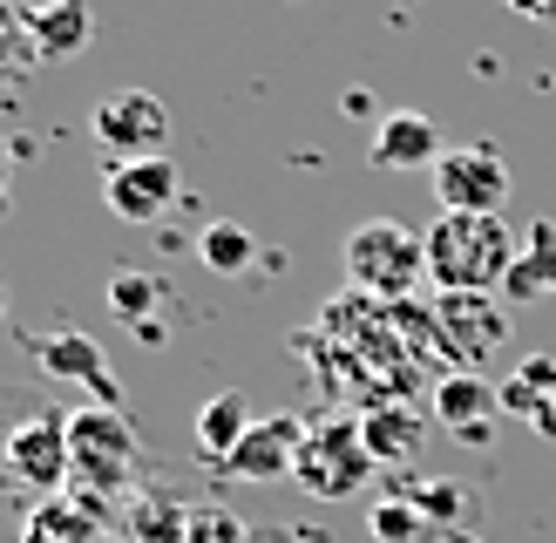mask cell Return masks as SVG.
Masks as SVG:
<instances>
[{
	"instance_id": "6da1fadb",
	"label": "cell",
	"mask_w": 556,
	"mask_h": 543,
	"mask_svg": "<svg viewBox=\"0 0 556 543\" xmlns=\"http://www.w3.org/2000/svg\"><path fill=\"white\" fill-rule=\"evenodd\" d=\"M516 265V231L503 211H441L428 231V279L441 292H495Z\"/></svg>"
},
{
	"instance_id": "7a4b0ae2",
	"label": "cell",
	"mask_w": 556,
	"mask_h": 543,
	"mask_svg": "<svg viewBox=\"0 0 556 543\" xmlns=\"http://www.w3.org/2000/svg\"><path fill=\"white\" fill-rule=\"evenodd\" d=\"M340 265H346V286L380 299V306H401L414 292V279H428V238H414L394 217H367L353 225L340 244Z\"/></svg>"
},
{
	"instance_id": "3957f363",
	"label": "cell",
	"mask_w": 556,
	"mask_h": 543,
	"mask_svg": "<svg viewBox=\"0 0 556 543\" xmlns=\"http://www.w3.org/2000/svg\"><path fill=\"white\" fill-rule=\"evenodd\" d=\"M374 469H380V462L367 455L359 421H319V428H305L299 462H292L299 489H305V496H319V503H346L353 489H367Z\"/></svg>"
},
{
	"instance_id": "277c9868",
	"label": "cell",
	"mask_w": 556,
	"mask_h": 543,
	"mask_svg": "<svg viewBox=\"0 0 556 543\" xmlns=\"http://www.w3.org/2000/svg\"><path fill=\"white\" fill-rule=\"evenodd\" d=\"M503 299L495 292H441L434 299V353L448 374H476L495 346H503Z\"/></svg>"
},
{
	"instance_id": "5b68a950",
	"label": "cell",
	"mask_w": 556,
	"mask_h": 543,
	"mask_svg": "<svg viewBox=\"0 0 556 543\" xmlns=\"http://www.w3.org/2000/svg\"><path fill=\"white\" fill-rule=\"evenodd\" d=\"M0 455H8V476L21 489H35V496H48V489H62L75 476V449H68V415H27L8 428V442H0Z\"/></svg>"
},
{
	"instance_id": "8992f818",
	"label": "cell",
	"mask_w": 556,
	"mask_h": 543,
	"mask_svg": "<svg viewBox=\"0 0 556 543\" xmlns=\"http://www.w3.org/2000/svg\"><path fill=\"white\" fill-rule=\"evenodd\" d=\"M89 129H96V143L116 156V163H123V156H163V136H170V109H163L150 89H116V96H102V102H96Z\"/></svg>"
},
{
	"instance_id": "52a82bcc",
	"label": "cell",
	"mask_w": 556,
	"mask_h": 543,
	"mask_svg": "<svg viewBox=\"0 0 556 543\" xmlns=\"http://www.w3.org/2000/svg\"><path fill=\"white\" fill-rule=\"evenodd\" d=\"M428 177H434L441 211H503L509 204V163L495 156L489 143L441 150V163H434Z\"/></svg>"
},
{
	"instance_id": "ba28073f",
	"label": "cell",
	"mask_w": 556,
	"mask_h": 543,
	"mask_svg": "<svg viewBox=\"0 0 556 543\" xmlns=\"http://www.w3.org/2000/svg\"><path fill=\"white\" fill-rule=\"evenodd\" d=\"M68 449H75V476L96 489H116L123 469L136 462V434L123 421V407H75L68 415Z\"/></svg>"
},
{
	"instance_id": "9c48e42d",
	"label": "cell",
	"mask_w": 556,
	"mask_h": 543,
	"mask_svg": "<svg viewBox=\"0 0 556 543\" xmlns=\"http://www.w3.org/2000/svg\"><path fill=\"white\" fill-rule=\"evenodd\" d=\"M177 190H184V177H177L170 156H123L102 177V204L116 217H129V225H156L177 204Z\"/></svg>"
},
{
	"instance_id": "30bf717a",
	"label": "cell",
	"mask_w": 556,
	"mask_h": 543,
	"mask_svg": "<svg viewBox=\"0 0 556 543\" xmlns=\"http://www.w3.org/2000/svg\"><path fill=\"white\" fill-rule=\"evenodd\" d=\"M299 442H305V421L299 415H258L252 428H244V442L231 449L225 469L238 482H278V476H292Z\"/></svg>"
},
{
	"instance_id": "8fae6325",
	"label": "cell",
	"mask_w": 556,
	"mask_h": 543,
	"mask_svg": "<svg viewBox=\"0 0 556 543\" xmlns=\"http://www.w3.org/2000/svg\"><path fill=\"white\" fill-rule=\"evenodd\" d=\"M495 407H503V388L482 380V374H441L434 380V421L448 434H462V442H489Z\"/></svg>"
},
{
	"instance_id": "7c38bea8",
	"label": "cell",
	"mask_w": 556,
	"mask_h": 543,
	"mask_svg": "<svg viewBox=\"0 0 556 543\" xmlns=\"http://www.w3.org/2000/svg\"><path fill=\"white\" fill-rule=\"evenodd\" d=\"M35 361H41L48 380H75V388L96 394V407H116V380H109V361H102V346H96L89 333L62 326V333L35 340Z\"/></svg>"
},
{
	"instance_id": "4fadbf2b",
	"label": "cell",
	"mask_w": 556,
	"mask_h": 543,
	"mask_svg": "<svg viewBox=\"0 0 556 543\" xmlns=\"http://www.w3.org/2000/svg\"><path fill=\"white\" fill-rule=\"evenodd\" d=\"M374 163L380 171H434L441 163V129L428 109H387L374 129Z\"/></svg>"
},
{
	"instance_id": "5bb4252c",
	"label": "cell",
	"mask_w": 556,
	"mask_h": 543,
	"mask_svg": "<svg viewBox=\"0 0 556 543\" xmlns=\"http://www.w3.org/2000/svg\"><path fill=\"white\" fill-rule=\"evenodd\" d=\"M27 27H35V54L41 62H75L96 35V8L89 0H35L27 8Z\"/></svg>"
},
{
	"instance_id": "9a60e30c",
	"label": "cell",
	"mask_w": 556,
	"mask_h": 543,
	"mask_svg": "<svg viewBox=\"0 0 556 543\" xmlns=\"http://www.w3.org/2000/svg\"><path fill=\"white\" fill-rule=\"evenodd\" d=\"M359 434H367V455L374 462H414L421 455V415H414L407 401H374L367 415H359Z\"/></svg>"
},
{
	"instance_id": "2e32d148",
	"label": "cell",
	"mask_w": 556,
	"mask_h": 543,
	"mask_svg": "<svg viewBox=\"0 0 556 543\" xmlns=\"http://www.w3.org/2000/svg\"><path fill=\"white\" fill-rule=\"evenodd\" d=\"M503 292L516 299V306H522V299H549L556 292V225H549V217H536V225H530V244L516 252Z\"/></svg>"
},
{
	"instance_id": "e0dca14e",
	"label": "cell",
	"mask_w": 556,
	"mask_h": 543,
	"mask_svg": "<svg viewBox=\"0 0 556 543\" xmlns=\"http://www.w3.org/2000/svg\"><path fill=\"white\" fill-rule=\"evenodd\" d=\"M21 543H102V530H96V516L81 503L41 496L35 509H27V523H21Z\"/></svg>"
},
{
	"instance_id": "ac0fdd59",
	"label": "cell",
	"mask_w": 556,
	"mask_h": 543,
	"mask_svg": "<svg viewBox=\"0 0 556 543\" xmlns=\"http://www.w3.org/2000/svg\"><path fill=\"white\" fill-rule=\"evenodd\" d=\"M258 415L244 407V394H211L204 407H198V455H211V462H231V449L244 442V428H252Z\"/></svg>"
},
{
	"instance_id": "d6986e66",
	"label": "cell",
	"mask_w": 556,
	"mask_h": 543,
	"mask_svg": "<svg viewBox=\"0 0 556 543\" xmlns=\"http://www.w3.org/2000/svg\"><path fill=\"white\" fill-rule=\"evenodd\" d=\"M549 401H556V361H549V353H530V361L509 374L503 407H509V415H530V421H536Z\"/></svg>"
},
{
	"instance_id": "ffe728a7",
	"label": "cell",
	"mask_w": 556,
	"mask_h": 543,
	"mask_svg": "<svg viewBox=\"0 0 556 543\" xmlns=\"http://www.w3.org/2000/svg\"><path fill=\"white\" fill-rule=\"evenodd\" d=\"M198 258L217 272V279H231V272H244V265L258 258V244H252V231H244V225H231V217H217V225L198 238Z\"/></svg>"
},
{
	"instance_id": "44dd1931",
	"label": "cell",
	"mask_w": 556,
	"mask_h": 543,
	"mask_svg": "<svg viewBox=\"0 0 556 543\" xmlns=\"http://www.w3.org/2000/svg\"><path fill=\"white\" fill-rule=\"evenodd\" d=\"M401 496L428 516V523H455V516H468L476 509V496H468V482H448V476H434V482H414V489H401Z\"/></svg>"
},
{
	"instance_id": "7402d4cb",
	"label": "cell",
	"mask_w": 556,
	"mask_h": 543,
	"mask_svg": "<svg viewBox=\"0 0 556 543\" xmlns=\"http://www.w3.org/2000/svg\"><path fill=\"white\" fill-rule=\"evenodd\" d=\"M367 530H374L380 543H421L434 523H428V516L414 509L407 496H387V503H374V509H367Z\"/></svg>"
},
{
	"instance_id": "603a6c76",
	"label": "cell",
	"mask_w": 556,
	"mask_h": 543,
	"mask_svg": "<svg viewBox=\"0 0 556 543\" xmlns=\"http://www.w3.org/2000/svg\"><path fill=\"white\" fill-rule=\"evenodd\" d=\"M109 306H116L129 326H150L156 319V279H150V272H136V265H123L116 279H109Z\"/></svg>"
},
{
	"instance_id": "cb8c5ba5",
	"label": "cell",
	"mask_w": 556,
	"mask_h": 543,
	"mask_svg": "<svg viewBox=\"0 0 556 543\" xmlns=\"http://www.w3.org/2000/svg\"><path fill=\"white\" fill-rule=\"evenodd\" d=\"M21 62H41V54H35V27H27V14H14L8 0H0V75L21 68Z\"/></svg>"
},
{
	"instance_id": "d4e9b609",
	"label": "cell",
	"mask_w": 556,
	"mask_h": 543,
	"mask_svg": "<svg viewBox=\"0 0 556 543\" xmlns=\"http://www.w3.org/2000/svg\"><path fill=\"white\" fill-rule=\"evenodd\" d=\"M184 543H244V530L231 523L225 509H190V523H184Z\"/></svg>"
},
{
	"instance_id": "484cf974",
	"label": "cell",
	"mask_w": 556,
	"mask_h": 543,
	"mask_svg": "<svg viewBox=\"0 0 556 543\" xmlns=\"http://www.w3.org/2000/svg\"><path fill=\"white\" fill-rule=\"evenodd\" d=\"M509 14H522V21H543V27H556V0H503Z\"/></svg>"
},
{
	"instance_id": "4316f807",
	"label": "cell",
	"mask_w": 556,
	"mask_h": 543,
	"mask_svg": "<svg viewBox=\"0 0 556 543\" xmlns=\"http://www.w3.org/2000/svg\"><path fill=\"white\" fill-rule=\"evenodd\" d=\"M536 434H543V442H556V401H549L543 415H536Z\"/></svg>"
},
{
	"instance_id": "83f0119b",
	"label": "cell",
	"mask_w": 556,
	"mask_h": 543,
	"mask_svg": "<svg viewBox=\"0 0 556 543\" xmlns=\"http://www.w3.org/2000/svg\"><path fill=\"white\" fill-rule=\"evenodd\" d=\"M0 171H8V143H0Z\"/></svg>"
},
{
	"instance_id": "f1b7e54d",
	"label": "cell",
	"mask_w": 556,
	"mask_h": 543,
	"mask_svg": "<svg viewBox=\"0 0 556 543\" xmlns=\"http://www.w3.org/2000/svg\"><path fill=\"white\" fill-rule=\"evenodd\" d=\"M0 313H8V292H0Z\"/></svg>"
}]
</instances>
